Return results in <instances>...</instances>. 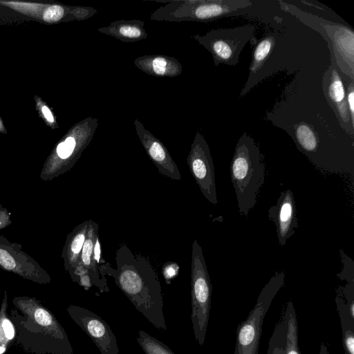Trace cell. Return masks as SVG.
Masks as SVG:
<instances>
[{"mask_svg":"<svg viewBox=\"0 0 354 354\" xmlns=\"http://www.w3.org/2000/svg\"><path fill=\"white\" fill-rule=\"evenodd\" d=\"M283 318L286 324L285 354H301L299 347L297 319L291 301L286 305Z\"/></svg>","mask_w":354,"mask_h":354,"instance_id":"d6986e66","label":"cell"},{"mask_svg":"<svg viewBox=\"0 0 354 354\" xmlns=\"http://www.w3.org/2000/svg\"><path fill=\"white\" fill-rule=\"evenodd\" d=\"M268 218L275 224L279 243L285 245L298 227L295 197L290 189L281 192L277 204L268 210Z\"/></svg>","mask_w":354,"mask_h":354,"instance_id":"5bb4252c","label":"cell"},{"mask_svg":"<svg viewBox=\"0 0 354 354\" xmlns=\"http://www.w3.org/2000/svg\"><path fill=\"white\" fill-rule=\"evenodd\" d=\"M340 254L344 266L342 272L338 274L337 277L341 280L347 281L348 283L354 282L353 262L352 260L350 263L348 262L350 258L344 252H340Z\"/></svg>","mask_w":354,"mask_h":354,"instance_id":"603a6c76","label":"cell"},{"mask_svg":"<svg viewBox=\"0 0 354 354\" xmlns=\"http://www.w3.org/2000/svg\"><path fill=\"white\" fill-rule=\"evenodd\" d=\"M322 88L324 96L340 125L353 138L354 127L352 125L347 106L346 89L337 71L333 53H331V65L326 71L322 78Z\"/></svg>","mask_w":354,"mask_h":354,"instance_id":"7c38bea8","label":"cell"},{"mask_svg":"<svg viewBox=\"0 0 354 354\" xmlns=\"http://www.w3.org/2000/svg\"><path fill=\"white\" fill-rule=\"evenodd\" d=\"M284 281L285 272H276L263 288L247 319L237 327L234 354H258L264 317Z\"/></svg>","mask_w":354,"mask_h":354,"instance_id":"8992f818","label":"cell"},{"mask_svg":"<svg viewBox=\"0 0 354 354\" xmlns=\"http://www.w3.org/2000/svg\"><path fill=\"white\" fill-rule=\"evenodd\" d=\"M319 354H329L327 347L324 342L320 344Z\"/></svg>","mask_w":354,"mask_h":354,"instance_id":"4dcf8cb0","label":"cell"},{"mask_svg":"<svg viewBox=\"0 0 354 354\" xmlns=\"http://www.w3.org/2000/svg\"><path fill=\"white\" fill-rule=\"evenodd\" d=\"M2 326L4 330L6 337L11 339L14 337L15 331L13 326L8 319H4L2 323Z\"/></svg>","mask_w":354,"mask_h":354,"instance_id":"f1b7e54d","label":"cell"},{"mask_svg":"<svg viewBox=\"0 0 354 354\" xmlns=\"http://www.w3.org/2000/svg\"><path fill=\"white\" fill-rule=\"evenodd\" d=\"M0 268L39 283L51 280L48 273L17 243L9 241L0 234Z\"/></svg>","mask_w":354,"mask_h":354,"instance_id":"30bf717a","label":"cell"},{"mask_svg":"<svg viewBox=\"0 0 354 354\" xmlns=\"http://www.w3.org/2000/svg\"><path fill=\"white\" fill-rule=\"evenodd\" d=\"M230 176L241 215L254 209L266 179V167L259 146L245 132L236 145L230 164Z\"/></svg>","mask_w":354,"mask_h":354,"instance_id":"7a4b0ae2","label":"cell"},{"mask_svg":"<svg viewBox=\"0 0 354 354\" xmlns=\"http://www.w3.org/2000/svg\"><path fill=\"white\" fill-rule=\"evenodd\" d=\"M342 295H344L351 317L354 319V282L348 283L343 288Z\"/></svg>","mask_w":354,"mask_h":354,"instance_id":"cb8c5ba5","label":"cell"},{"mask_svg":"<svg viewBox=\"0 0 354 354\" xmlns=\"http://www.w3.org/2000/svg\"><path fill=\"white\" fill-rule=\"evenodd\" d=\"M67 310L74 322L93 340L101 354H119L113 330L99 315L87 308L74 305Z\"/></svg>","mask_w":354,"mask_h":354,"instance_id":"8fae6325","label":"cell"},{"mask_svg":"<svg viewBox=\"0 0 354 354\" xmlns=\"http://www.w3.org/2000/svg\"><path fill=\"white\" fill-rule=\"evenodd\" d=\"M144 26L145 22L141 20L122 19L112 21L108 26L99 28L97 31L123 42H135L147 37Z\"/></svg>","mask_w":354,"mask_h":354,"instance_id":"2e32d148","label":"cell"},{"mask_svg":"<svg viewBox=\"0 0 354 354\" xmlns=\"http://www.w3.org/2000/svg\"><path fill=\"white\" fill-rule=\"evenodd\" d=\"M136 340L145 354H176L164 343L142 330H138Z\"/></svg>","mask_w":354,"mask_h":354,"instance_id":"44dd1931","label":"cell"},{"mask_svg":"<svg viewBox=\"0 0 354 354\" xmlns=\"http://www.w3.org/2000/svg\"><path fill=\"white\" fill-rule=\"evenodd\" d=\"M116 270L109 275L131 303L155 328L167 330L163 313V294L153 267L144 258L134 256L127 245L116 253Z\"/></svg>","mask_w":354,"mask_h":354,"instance_id":"6da1fadb","label":"cell"},{"mask_svg":"<svg viewBox=\"0 0 354 354\" xmlns=\"http://www.w3.org/2000/svg\"><path fill=\"white\" fill-rule=\"evenodd\" d=\"M133 124L141 144L159 171L173 180H180V171L164 144L138 119Z\"/></svg>","mask_w":354,"mask_h":354,"instance_id":"4fadbf2b","label":"cell"},{"mask_svg":"<svg viewBox=\"0 0 354 354\" xmlns=\"http://www.w3.org/2000/svg\"><path fill=\"white\" fill-rule=\"evenodd\" d=\"M274 45L275 37L271 35L263 37L255 45L252 52V62L249 68L250 75L246 85L250 84L254 75L263 66L271 54Z\"/></svg>","mask_w":354,"mask_h":354,"instance_id":"ffe728a7","label":"cell"},{"mask_svg":"<svg viewBox=\"0 0 354 354\" xmlns=\"http://www.w3.org/2000/svg\"><path fill=\"white\" fill-rule=\"evenodd\" d=\"M98 119L88 117L79 122L71 133L56 147L41 169L39 178L52 180L69 169L82 151L92 140L98 125Z\"/></svg>","mask_w":354,"mask_h":354,"instance_id":"52a82bcc","label":"cell"},{"mask_svg":"<svg viewBox=\"0 0 354 354\" xmlns=\"http://www.w3.org/2000/svg\"><path fill=\"white\" fill-rule=\"evenodd\" d=\"M281 8L319 32L326 40L337 68L354 82V32L346 26L331 22L279 1Z\"/></svg>","mask_w":354,"mask_h":354,"instance_id":"3957f363","label":"cell"},{"mask_svg":"<svg viewBox=\"0 0 354 354\" xmlns=\"http://www.w3.org/2000/svg\"><path fill=\"white\" fill-rule=\"evenodd\" d=\"M41 112L48 122L53 123L55 122L52 112L46 106L44 105L41 107Z\"/></svg>","mask_w":354,"mask_h":354,"instance_id":"f546056e","label":"cell"},{"mask_svg":"<svg viewBox=\"0 0 354 354\" xmlns=\"http://www.w3.org/2000/svg\"><path fill=\"white\" fill-rule=\"evenodd\" d=\"M11 223L10 212L5 207L0 205V230L9 226Z\"/></svg>","mask_w":354,"mask_h":354,"instance_id":"484cf974","label":"cell"},{"mask_svg":"<svg viewBox=\"0 0 354 354\" xmlns=\"http://www.w3.org/2000/svg\"><path fill=\"white\" fill-rule=\"evenodd\" d=\"M286 324L284 318L276 325L270 337L267 354H285Z\"/></svg>","mask_w":354,"mask_h":354,"instance_id":"7402d4cb","label":"cell"},{"mask_svg":"<svg viewBox=\"0 0 354 354\" xmlns=\"http://www.w3.org/2000/svg\"><path fill=\"white\" fill-rule=\"evenodd\" d=\"M1 121H0V128H1Z\"/></svg>","mask_w":354,"mask_h":354,"instance_id":"d6a6232c","label":"cell"},{"mask_svg":"<svg viewBox=\"0 0 354 354\" xmlns=\"http://www.w3.org/2000/svg\"><path fill=\"white\" fill-rule=\"evenodd\" d=\"M88 226V221H84L74 228L66 237L62 257L64 259L65 269L70 274L79 263Z\"/></svg>","mask_w":354,"mask_h":354,"instance_id":"e0dca14e","label":"cell"},{"mask_svg":"<svg viewBox=\"0 0 354 354\" xmlns=\"http://www.w3.org/2000/svg\"><path fill=\"white\" fill-rule=\"evenodd\" d=\"M255 29L254 26L248 24L211 30L205 35H195L192 37L211 53L216 66L220 64L235 66L239 61L241 52L252 39Z\"/></svg>","mask_w":354,"mask_h":354,"instance_id":"ba28073f","label":"cell"},{"mask_svg":"<svg viewBox=\"0 0 354 354\" xmlns=\"http://www.w3.org/2000/svg\"><path fill=\"white\" fill-rule=\"evenodd\" d=\"M353 82L351 81L346 90V97L348 109L350 114L352 125L354 127V86Z\"/></svg>","mask_w":354,"mask_h":354,"instance_id":"d4e9b609","label":"cell"},{"mask_svg":"<svg viewBox=\"0 0 354 354\" xmlns=\"http://www.w3.org/2000/svg\"><path fill=\"white\" fill-rule=\"evenodd\" d=\"M6 348L3 346L0 347V354H2L5 351Z\"/></svg>","mask_w":354,"mask_h":354,"instance_id":"1f68e13d","label":"cell"},{"mask_svg":"<svg viewBox=\"0 0 354 354\" xmlns=\"http://www.w3.org/2000/svg\"><path fill=\"white\" fill-rule=\"evenodd\" d=\"M133 63L140 71L156 77H175L183 71L182 64L177 59L165 55L140 56Z\"/></svg>","mask_w":354,"mask_h":354,"instance_id":"9a60e30c","label":"cell"},{"mask_svg":"<svg viewBox=\"0 0 354 354\" xmlns=\"http://www.w3.org/2000/svg\"><path fill=\"white\" fill-rule=\"evenodd\" d=\"M100 254H101V250H100V244L99 242L98 236L96 237L95 243H94V248H93V261L95 266L97 268H98V263H100Z\"/></svg>","mask_w":354,"mask_h":354,"instance_id":"83f0119b","label":"cell"},{"mask_svg":"<svg viewBox=\"0 0 354 354\" xmlns=\"http://www.w3.org/2000/svg\"><path fill=\"white\" fill-rule=\"evenodd\" d=\"M342 333V342L345 354H354V319L351 317L341 292L335 297Z\"/></svg>","mask_w":354,"mask_h":354,"instance_id":"ac0fdd59","label":"cell"},{"mask_svg":"<svg viewBox=\"0 0 354 354\" xmlns=\"http://www.w3.org/2000/svg\"><path fill=\"white\" fill-rule=\"evenodd\" d=\"M212 286L201 247L195 240L192 245L191 274V320L196 340L205 342L211 308Z\"/></svg>","mask_w":354,"mask_h":354,"instance_id":"5b68a950","label":"cell"},{"mask_svg":"<svg viewBox=\"0 0 354 354\" xmlns=\"http://www.w3.org/2000/svg\"><path fill=\"white\" fill-rule=\"evenodd\" d=\"M178 271V266L176 263L167 264L164 269H162V272L167 283H169V280H171L176 275Z\"/></svg>","mask_w":354,"mask_h":354,"instance_id":"4316f807","label":"cell"},{"mask_svg":"<svg viewBox=\"0 0 354 354\" xmlns=\"http://www.w3.org/2000/svg\"><path fill=\"white\" fill-rule=\"evenodd\" d=\"M187 163L205 198L213 205L218 203L214 167L210 150L203 136L196 133L187 157Z\"/></svg>","mask_w":354,"mask_h":354,"instance_id":"9c48e42d","label":"cell"},{"mask_svg":"<svg viewBox=\"0 0 354 354\" xmlns=\"http://www.w3.org/2000/svg\"><path fill=\"white\" fill-rule=\"evenodd\" d=\"M151 15L158 21L208 22L251 6L249 0H169Z\"/></svg>","mask_w":354,"mask_h":354,"instance_id":"277c9868","label":"cell"}]
</instances>
